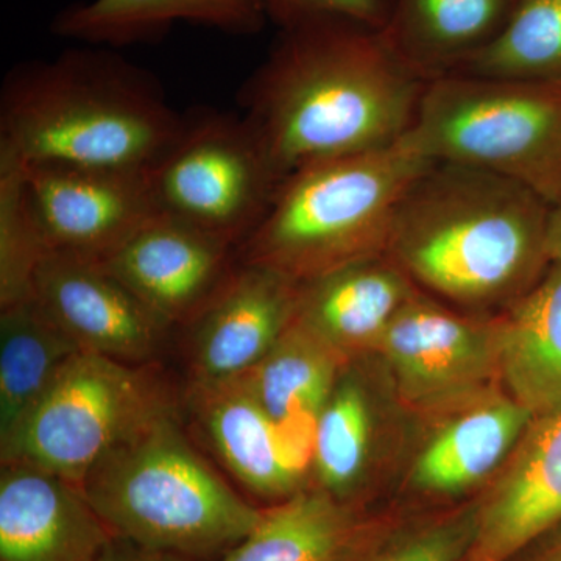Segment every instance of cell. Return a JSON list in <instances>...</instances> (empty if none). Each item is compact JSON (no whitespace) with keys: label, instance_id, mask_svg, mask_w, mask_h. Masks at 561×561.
I'll list each match as a JSON object with an SVG mask.
<instances>
[{"label":"cell","instance_id":"cell-1","mask_svg":"<svg viewBox=\"0 0 561 561\" xmlns=\"http://www.w3.org/2000/svg\"><path fill=\"white\" fill-rule=\"evenodd\" d=\"M421 77L381 31L323 18L280 28L239 103L283 183L306 165L382 149L408 135L424 91Z\"/></svg>","mask_w":561,"mask_h":561},{"label":"cell","instance_id":"cell-2","mask_svg":"<svg viewBox=\"0 0 561 561\" xmlns=\"http://www.w3.org/2000/svg\"><path fill=\"white\" fill-rule=\"evenodd\" d=\"M184 124L157 81L102 47L21 62L0 92V151L24 164L150 171Z\"/></svg>","mask_w":561,"mask_h":561},{"label":"cell","instance_id":"cell-3","mask_svg":"<svg viewBox=\"0 0 561 561\" xmlns=\"http://www.w3.org/2000/svg\"><path fill=\"white\" fill-rule=\"evenodd\" d=\"M548 205L518 181L435 161L405 192L389 249L443 295L493 300L522 289L549 260Z\"/></svg>","mask_w":561,"mask_h":561},{"label":"cell","instance_id":"cell-4","mask_svg":"<svg viewBox=\"0 0 561 561\" xmlns=\"http://www.w3.org/2000/svg\"><path fill=\"white\" fill-rule=\"evenodd\" d=\"M80 486L114 538L173 560L224 557L264 516L203 459L173 405L114 446Z\"/></svg>","mask_w":561,"mask_h":561},{"label":"cell","instance_id":"cell-5","mask_svg":"<svg viewBox=\"0 0 561 561\" xmlns=\"http://www.w3.org/2000/svg\"><path fill=\"white\" fill-rule=\"evenodd\" d=\"M434 162L409 131L382 149L306 165L279 184L239 262L301 284L378 256L405 192Z\"/></svg>","mask_w":561,"mask_h":561},{"label":"cell","instance_id":"cell-6","mask_svg":"<svg viewBox=\"0 0 561 561\" xmlns=\"http://www.w3.org/2000/svg\"><path fill=\"white\" fill-rule=\"evenodd\" d=\"M559 81L440 73L424 87L411 131L434 161L518 181L561 201Z\"/></svg>","mask_w":561,"mask_h":561},{"label":"cell","instance_id":"cell-7","mask_svg":"<svg viewBox=\"0 0 561 561\" xmlns=\"http://www.w3.org/2000/svg\"><path fill=\"white\" fill-rule=\"evenodd\" d=\"M169 405L164 387L144 365L79 351L0 438V460L81 485L114 446Z\"/></svg>","mask_w":561,"mask_h":561},{"label":"cell","instance_id":"cell-8","mask_svg":"<svg viewBox=\"0 0 561 561\" xmlns=\"http://www.w3.org/2000/svg\"><path fill=\"white\" fill-rule=\"evenodd\" d=\"M161 213L239 247L279 187L260 139L243 117H186L183 133L150 171Z\"/></svg>","mask_w":561,"mask_h":561},{"label":"cell","instance_id":"cell-9","mask_svg":"<svg viewBox=\"0 0 561 561\" xmlns=\"http://www.w3.org/2000/svg\"><path fill=\"white\" fill-rule=\"evenodd\" d=\"M150 171L24 164L28 198L49 250L98 261L116 249L161 213Z\"/></svg>","mask_w":561,"mask_h":561},{"label":"cell","instance_id":"cell-10","mask_svg":"<svg viewBox=\"0 0 561 561\" xmlns=\"http://www.w3.org/2000/svg\"><path fill=\"white\" fill-rule=\"evenodd\" d=\"M32 298L81 351L125 364L153 359L172 328L101 262L77 254L50 251L36 272Z\"/></svg>","mask_w":561,"mask_h":561},{"label":"cell","instance_id":"cell-11","mask_svg":"<svg viewBox=\"0 0 561 561\" xmlns=\"http://www.w3.org/2000/svg\"><path fill=\"white\" fill-rule=\"evenodd\" d=\"M234 250L232 243L160 213L98 261L173 327L190 323L230 278Z\"/></svg>","mask_w":561,"mask_h":561},{"label":"cell","instance_id":"cell-12","mask_svg":"<svg viewBox=\"0 0 561 561\" xmlns=\"http://www.w3.org/2000/svg\"><path fill=\"white\" fill-rule=\"evenodd\" d=\"M298 284L239 264L191 324V381L241 378L256 367L289 328Z\"/></svg>","mask_w":561,"mask_h":561},{"label":"cell","instance_id":"cell-13","mask_svg":"<svg viewBox=\"0 0 561 561\" xmlns=\"http://www.w3.org/2000/svg\"><path fill=\"white\" fill-rule=\"evenodd\" d=\"M186 401L217 459L251 493L280 502L305 489L306 454L268 416L243 376L191 381Z\"/></svg>","mask_w":561,"mask_h":561},{"label":"cell","instance_id":"cell-14","mask_svg":"<svg viewBox=\"0 0 561 561\" xmlns=\"http://www.w3.org/2000/svg\"><path fill=\"white\" fill-rule=\"evenodd\" d=\"M113 538L80 485L2 463L0 561H98Z\"/></svg>","mask_w":561,"mask_h":561},{"label":"cell","instance_id":"cell-15","mask_svg":"<svg viewBox=\"0 0 561 561\" xmlns=\"http://www.w3.org/2000/svg\"><path fill=\"white\" fill-rule=\"evenodd\" d=\"M561 523V409L534 419L511 465L474 505L463 561H508Z\"/></svg>","mask_w":561,"mask_h":561},{"label":"cell","instance_id":"cell-16","mask_svg":"<svg viewBox=\"0 0 561 561\" xmlns=\"http://www.w3.org/2000/svg\"><path fill=\"white\" fill-rule=\"evenodd\" d=\"M378 346L389 357L402 390L416 401L451 397L470 387L496 357L493 334L438 306L409 298Z\"/></svg>","mask_w":561,"mask_h":561},{"label":"cell","instance_id":"cell-17","mask_svg":"<svg viewBox=\"0 0 561 561\" xmlns=\"http://www.w3.org/2000/svg\"><path fill=\"white\" fill-rule=\"evenodd\" d=\"M386 530L327 491L302 489L265 508L220 561H356Z\"/></svg>","mask_w":561,"mask_h":561},{"label":"cell","instance_id":"cell-18","mask_svg":"<svg viewBox=\"0 0 561 561\" xmlns=\"http://www.w3.org/2000/svg\"><path fill=\"white\" fill-rule=\"evenodd\" d=\"M411 297L400 272L368 257L298 284L294 319L346 357L378 345Z\"/></svg>","mask_w":561,"mask_h":561},{"label":"cell","instance_id":"cell-19","mask_svg":"<svg viewBox=\"0 0 561 561\" xmlns=\"http://www.w3.org/2000/svg\"><path fill=\"white\" fill-rule=\"evenodd\" d=\"M175 22L249 36L268 16L264 0H90L61 10L51 32L87 46L122 47L154 39Z\"/></svg>","mask_w":561,"mask_h":561},{"label":"cell","instance_id":"cell-20","mask_svg":"<svg viewBox=\"0 0 561 561\" xmlns=\"http://www.w3.org/2000/svg\"><path fill=\"white\" fill-rule=\"evenodd\" d=\"M512 400L534 419L561 409V262L513 302L493 334Z\"/></svg>","mask_w":561,"mask_h":561},{"label":"cell","instance_id":"cell-21","mask_svg":"<svg viewBox=\"0 0 561 561\" xmlns=\"http://www.w3.org/2000/svg\"><path fill=\"white\" fill-rule=\"evenodd\" d=\"M343 360L337 350L294 319L267 356L243 378L268 416L306 453Z\"/></svg>","mask_w":561,"mask_h":561},{"label":"cell","instance_id":"cell-22","mask_svg":"<svg viewBox=\"0 0 561 561\" xmlns=\"http://www.w3.org/2000/svg\"><path fill=\"white\" fill-rule=\"evenodd\" d=\"M516 0H390L382 35L423 76L448 72L489 44Z\"/></svg>","mask_w":561,"mask_h":561},{"label":"cell","instance_id":"cell-23","mask_svg":"<svg viewBox=\"0 0 561 561\" xmlns=\"http://www.w3.org/2000/svg\"><path fill=\"white\" fill-rule=\"evenodd\" d=\"M534 416L515 400L479 405L449 423L415 467L416 486L454 494L481 482L523 437Z\"/></svg>","mask_w":561,"mask_h":561},{"label":"cell","instance_id":"cell-24","mask_svg":"<svg viewBox=\"0 0 561 561\" xmlns=\"http://www.w3.org/2000/svg\"><path fill=\"white\" fill-rule=\"evenodd\" d=\"M81 351L33 300L0 309V438Z\"/></svg>","mask_w":561,"mask_h":561},{"label":"cell","instance_id":"cell-25","mask_svg":"<svg viewBox=\"0 0 561 561\" xmlns=\"http://www.w3.org/2000/svg\"><path fill=\"white\" fill-rule=\"evenodd\" d=\"M445 73L561 81V0H516L501 32Z\"/></svg>","mask_w":561,"mask_h":561},{"label":"cell","instance_id":"cell-26","mask_svg":"<svg viewBox=\"0 0 561 561\" xmlns=\"http://www.w3.org/2000/svg\"><path fill=\"white\" fill-rule=\"evenodd\" d=\"M370 398L354 373L342 370L316 421L312 463L319 489L351 504L370 460Z\"/></svg>","mask_w":561,"mask_h":561},{"label":"cell","instance_id":"cell-27","mask_svg":"<svg viewBox=\"0 0 561 561\" xmlns=\"http://www.w3.org/2000/svg\"><path fill=\"white\" fill-rule=\"evenodd\" d=\"M49 253L28 198L24 164L0 151V309L31 300L36 272Z\"/></svg>","mask_w":561,"mask_h":561},{"label":"cell","instance_id":"cell-28","mask_svg":"<svg viewBox=\"0 0 561 561\" xmlns=\"http://www.w3.org/2000/svg\"><path fill=\"white\" fill-rule=\"evenodd\" d=\"M474 535V507L420 524L383 531L356 561H463Z\"/></svg>","mask_w":561,"mask_h":561},{"label":"cell","instance_id":"cell-29","mask_svg":"<svg viewBox=\"0 0 561 561\" xmlns=\"http://www.w3.org/2000/svg\"><path fill=\"white\" fill-rule=\"evenodd\" d=\"M264 3L268 21L279 28L337 18L383 31L390 14V0H264Z\"/></svg>","mask_w":561,"mask_h":561},{"label":"cell","instance_id":"cell-30","mask_svg":"<svg viewBox=\"0 0 561 561\" xmlns=\"http://www.w3.org/2000/svg\"><path fill=\"white\" fill-rule=\"evenodd\" d=\"M508 561H561V523L535 538Z\"/></svg>","mask_w":561,"mask_h":561},{"label":"cell","instance_id":"cell-31","mask_svg":"<svg viewBox=\"0 0 561 561\" xmlns=\"http://www.w3.org/2000/svg\"><path fill=\"white\" fill-rule=\"evenodd\" d=\"M98 561H176L161 553L147 551L130 541L113 538Z\"/></svg>","mask_w":561,"mask_h":561},{"label":"cell","instance_id":"cell-32","mask_svg":"<svg viewBox=\"0 0 561 561\" xmlns=\"http://www.w3.org/2000/svg\"><path fill=\"white\" fill-rule=\"evenodd\" d=\"M548 247L549 260L561 262V201L553 206L548 225Z\"/></svg>","mask_w":561,"mask_h":561}]
</instances>
